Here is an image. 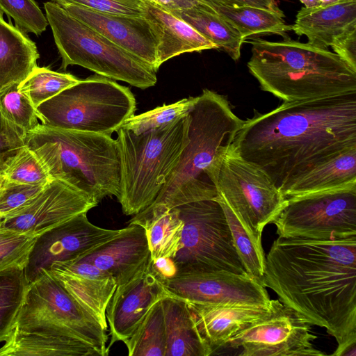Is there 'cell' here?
I'll return each instance as SVG.
<instances>
[{
    "label": "cell",
    "mask_w": 356,
    "mask_h": 356,
    "mask_svg": "<svg viewBox=\"0 0 356 356\" xmlns=\"http://www.w3.org/2000/svg\"><path fill=\"white\" fill-rule=\"evenodd\" d=\"M356 147V92L284 102L244 120L229 149L284 195L318 166Z\"/></svg>",
    "instance_id": "obj_1"
},
{
    "label": "cell",
    "mask_w": 356,
    "mask_h": 356,
    "mask_svg": "<svg viewBox=\"0 0 356 356\" xmlns=\"http://www.w3.org/2000/svg\"><path fill=\"white\" fill-rule=\"evenodd\" d=\"M261 283L312 325L324 327L340 356L356 343V236L328 241L277 238Z\"/></svg>",
    "instance_id": "obj_2"
},
{
    "label": "cell",
    "mask_w": 356,
    "mask_h": 356,
    "mask_svg": "<svg viewBox=\"0 0 356 356\" xmlns=\"http://www.w3.org/2000/svg\"><path fill=\"white\" fill-rule=\"evenodd\" d=\"M188 142L151 205L173 209L216 200L218 175L232 141L244 123L224 95L204 89L188 113Z\"/></svg>",
    "instance_id": "obj_3"
},
{
    "label": "cell",
    "mask_w": 356,
    "mask_h": 356,
    "mask_svg": "<svg viewBox=\"0 0 356 356\" xmlns=\"http://www.w3.org/2000/svg\"><path fill=\"white\" fill-rule=\"evenodd\" d=\"M250 73L284 102L356 92V72L327 48L291 40L252 38Z\"/></svg>",
    "instance_id": "obj_4"
},
{
    "label": "cell",
    "mask_w": 356,
    "mask_h": 356,
    "mask_svg": "<svg viewBox=\"0 0 356 356\" xmlns=\"http://www.w3.org/2000/svg\"><path fill=\"white\" fill-rule=\"evenodd\" d=\"M24 143L51 179L68 184L97 203L106 196H119L120 156L111 136L40 124L24 135Z\"/></svg>",
    "instance_id": "obj_5"
},
{
    "label": "cell",
    "mask_w": 356,
    "mask_h": 356,
    "mask_svg": "<svg viewBox=\"0 0 356 356\" xmlns=\"http://www.w3.org/2000/svg\"><path fill=\"white\" fill-rule=\"evenodd\" d=\"M188 126L187 115L138 135L122 127L116 131L120 162L117 198L125 215H136L155 200L188 142Z\"/></svg>",
    "instance_id": "obj_6"
},
{
    "label": "cell",
    "mask_w": 356,
    "mask_h": 356,
    "mask_svg": "<svg viewBox=\"0 0 356 356\" xmlns=\"http://www.w3.org/2000/svg\"><path fill=\"white\" fill-rule=\"evenodd\" d=\"M136 109L135 97L128 87L97 74L35 108L44 126L110 136L134 115Z\"/></svg>",
    "instance_id": "obj_7"
},
{
    "label": "cell",
    "mask_w": 356,
    "mask_h": 356,
    "mask_svg": "<svg viewBox=\"0 0 356 356\" xmlns=\"http://www.w3.org/2000/svg\"><path fill=\"white\" fill-rule=\"evenodd\" d=\"M46 17L62 58L61 68L79 65L97 74L140 89L154 86L157 78L150 65L120 47L58 4L44 3Z\"/></svg>",
    "instance_id": "obj_8"
},
{
    "label": "cell",
    "mask_w": 356,
    "mask_h": 356,
    "mask_svg": "<svg viewBox=\"0 0 356 356\" xmlns=\"http://www.w3.org/2000/svg\"><path fill=\"white\" fill-rule=\"evenodd\" d=\"M177 208L184 227L179 248L172 258L176 275L220 270L245 273L218 200L196 201Z\"/></svg>",
    "instance_id": "obj_9"
},
{
    "label": "cell",
    "mask_w": 356,
    "mask_h": 356,
    "mask_svg": "<svg viewBox=\"0 0 356 356\" xmlns=\"http://www.w3.org/2000/svg\"><path fill=\"white\" fill-rule=\"evenodd\" d=\"M272 223L283 238L328 241L356 236V186L287 197Z\"/></svg>",
    "instance_id": "obj_10"
},
{
    "label": "cell",
    "mask_w": 356,
    "mask_h": 356,
    "mask_svg": "<svg viewBox=\"0 0 356 356\" xmlns=\"http://www.w3.org/2000/svg\"><path fill=\"white\" fill-rule=\"evenodd\" d=\"M218 197L230 208L244 228L261 239L264 227L275 219L286 198L266 173L229 148L216 182Z\"/></svg>",
    "instance_id": "obj_11"
},
{
    "label": "cell",
    "mask_w": 356,
    "mask_h": 356,
    "mask_svg": "<svg viewBox=\"0 0 356 356\" xmlns=\"http://www.w3.org/2000/svg\"><path fill=\"white\" fill-rule=\"evenodd\" d=\"M50 324L64 327L106 356L108 335L49 270L28 284L15 326Z\"/></svg>",
    "instance_id": "obj_12"
},
{
    "label": "cell",
    "mask_w": 356,
    "mask_h": 356,
    "mask_svg": "<svg viewBox=\"0 0 356 356\" xmlns=\"http://www.w3.org/2000/svg\"><path fill=\"white\" fill-rule=\"evenodd\" d=\"M312 325L277 300L267 316L235 334L226 347L241 348V356H323L312 343Z\"/></svg>",
    "instance_id": "obj_13"
},
{
    "label": "cell",
    "mask_w": 356,
    "mask_h": 356,
    "mask_svg": "<svg viewBox=\"0 0 356 356\" xmlns=\"http://www.w3.org/2000/svg\"><path fill=\"white\" fill-rule=\"evenodd\" d=\"M121 230L97 227L84 212L36 236L24 267L28 284L54 263L76 259L113 238Z\"/></svg>",
    "instance_id": "obj_14"
},
{
    "label": "cell",
    "mask_w": 356,
    "mask_h": 356,
    "mask_svg": "<svg viewBox=\"0 0 356 356\" xmlns=\"http://www.w3.org/2000/svg\"><path fill=\"white\" fill-rule=\"evenodd\" d=\"M168 296L195 303H232L269 305L262 283L248 273L225 270L162 278Z\"/></svg>",
    "instance_id": "obj_15"
},
{
    "label": "cell",
    "mask_w": 356,
    "mask_h": 356,
    "mask_svg": "<svg viewBox=\"0 0 356 356\" xmlns=\"http://www.w3.org/2000/svg\"><path fill=\"white\" fill-rule=\"evenodd\" d=\"M97 204L68 184L51 179L28 204L3 217L0 227L38 236Z\"/></svg>",
    "instance_id": "obj_16"
},
{
    "label": "cell",
    "mask_w": 356,
    "mask_h": 356,
    "mask_svg": "<svg viewBox=\"0 0 356 356\" xmlns=\"http://www.w3.org/2000/svg\"><path fill=\"white\" fill-rule=\"evenodd\" d=\"M168 296L162 277L150 258L143 270L117 286L108 304L106 317L111 336L108 348L129 339L152 306Z\"/></svg>",
    "instance_id": "obj_17"
},
{
    "label": "cell",
    "mask_w": 356,
    "mask_h": 356,
    "mask_svg": "<svg viewBox=\"0 0 356 356\" xmlns=\"http://www.w3.org/2000/svg\"><path fill=\"white\" fill-rule=\"evenodd\" d=\"M70 15L90 26L109 40L132 54L157 72L155 32L145 17L99 13L69 3H58Z\"/></svg>",
    "instance_id": "obj_18"
},
{
    "label": "cell",
    "mask_w": 356,
    "mask_h": 356,
    "mask_svg": "<svg viewBox=\"0 0 356 356\" xmlns=\"http://www.w3.org/2000/svg\"><path fill=\"white\" fill-rule=\"evenodd\" d=\"M47 270L106 331V311L117 287L115 278L92 263L79 259L55 262Z\"/></svg>",
    "instance_id": "obj_19"
},
{
    "label": "cell",
    "mask_w": 356,
    "mask_h": 356,
    "mask_svg": "<svg viewBox=\"0 0 356 356\" xmlns=\"http://www.w3.org/2000/svg\"><path fill=\"white\" fill-rule=\"evenodd\" d=\"M0 356H100L68 329L56 325L15 326L0 348Z\"/></svg>",
    "instance_id": "obj_20"
},
{
    "label": "cell",
    "mask_w": 356,
    "mask_h": 356,
    "mask_svg": "<svg viewBox=\"0 0 356 356\" xmlns=\"http://www.w3.org/2000/svg\"><path fill=\"white\" fill-rule=\"evenodd\" d=\"M277 300L269 305L187 302L197 330L214 352L225 348L238 332L269 315ZM186 302V301H185Z\"/></svg>",
    "instance_id": "obj_21"
},
{
    "label": "cell",
    "mask_w": 356,
    "mask_h": 356,
    "mask_svg": "<svg viewBox=\"0 0 356 356\" xmlns=\"http://www.w3.org/2000/svg\"><path fill=\"white\" fill-rule=\"evenodd\" d=\"M150 258L144 229L138 225H129L113 238L76 259L110 273L118 286L143 270Z\"/></svg>",
    "instance_id": "obj_22"
},
{
    "label": "cell",
    "mask_w": 356,
    "mask_h": 356,
    "mask_svg": "<svg viewBox=\"0 0 356 356\" xmlns=\"http://www.w3.org/2000/svg\"><path fill=\"white\" fill-rule=\"evenodd\" d=\"M356 29V0H340L337 3L313 8L302 7L297 13L292 31L307 38L315 46L331 47L342 35Z\"/></svg>",
    "instance_id": "obj_23"
},
{
    "label": "cell",
    "mask_w": 356,
    "mask_h": 356,
    "mask_svg": "<svg viewBox=\"0 0 356 356\" xmlns=\"http://www.w3.org/2000/svg\"><path fill=\"white\" fill-rule=\"evenodd\" d=\"M145 17L149 21L157 38L159 67L168 60L184 53L218 49L177 15L144 2Z\"/></svg>",
    "instance_id": "obj_24"
},
{
    "label": "cell",
    "mask_w": 356,
    "mask_h": 356,
    "mask_svg": "<svg viewBox=\"0 0 356 356\" xmlns=\"http://www.w3.org/2000/svg\"><path fill=\"white\" fill-rule=\"evenodd\" d=\"M163 312L165 356H209L213 351L196 326L186 302L168 296L161 300Z\"/></svg>",
    "instance_id": "obj_25"
},
{
    "label": "cell",
    "mask_w": 356,
    "mask_h": 356,
    "mask_svg": "<svg viewBox=\"0 0 356 356\" xmlns=\"http://www.w3.org/2000/svg\"><path fill=\"white\" fill-rule=\"evenodd\" d=\"M35 43L0 10V92L20 83L36 67L39 58Z\"/></svg>",
    "instance_id": "obj_26"
},
{
    "label": "cell",
    "mask_w": 356,
    "mask_h": 356,
    "mask_svg": "<svg viewBox=\"0 0 356 356\" xmlns=\"http://www.w3.org/2000/svg\"><path fill=\"white\" fill-rule=\"evenodd\" d=\"M129 225H138L145 232L151 258H173L181 243L184 221L177 207L169 209L149 205L136 214Z\"/></svg>",
    "instance_id": "obj_27"
},
{
    "label": "cell",
    "mask_w": 356,
    "mask_h": 356,
    "mask_svg": "<svg viewBox=\"0 0 356 356\" xmlns=\"http://www.w3.org/2000/svg\"><path fill=\"white\" fill-rule=\"evenodd\" d=\"M356 186V147L318 166L298 181L285 197Z\"/></svg>",
    "instance_id": "obj_28"
},
{
    "label": "cell",
    "mask_w": 356,
    "mask_h": 356,
    "mask_svg": "<svg viewBox=\"0 0 356 356\" xmlns=\"http://www.w3.org/2000/svg\"><path fill=\"white\" fill-rule=\"evenodd\" d=\"M216 13L232 24L245 39L252 35L275 34L286 39L292 25L286 24L282 11H275L250 6L213 5Z\"/></svg>",
    "instance_id": "obj_29"
},
{
    "label": "cell",
    "mask_w": 356,
    "mask_h": 356,
    "mask_svg": "<svg viewBox=\"0 0 356 356\" xmlns=\"http://www.w3.org/2000/svg\"><path fill=\"white\" fill-rule=\"evenodd\" d=\"M200 34L212 42L218 49L234 60L241 56L245 39L239 32L209 6L200 3L177 14Z\"/></svg>",
    "instance_id": "obj_30"
},
{
    "label": "cell",
    "mask_w": 356,
    "mask_h": 356,
    "mask_svg": "<svg viewBox=\"0 0 356 356\" xmlns=\"http://www.w3.org/2000/svg\"><path fill=\"white\" fill-rule=\"evenodd\" d=\"M123 343L129 356H165L166 337L161 300L152 306L131 336Z\"/></svg>",
    "instance_id": "obj_31"
},
{
    "label": "cell",
    "mask_w": 356,
    "mask_h": 356,
    "mask_svg": "<svg viewBox=\"0 0 356 356\" xmlns=\"http://www.w3.org/2000/svg\"><path fill=\"white\" fill-rule=\"evenodd\" d=\"M27 286L24 267L15 266L0 271V343L15 325Z\"/></svg>",
    "instance_id": "obj_32"
},
{
    "label": "cell",
    "mask_w": 356,
    "mask_h": 356,
    "mask_svg": "<svg viewBox=\"0 0 356 356\" xmlns=\"http://www.w3.org/2000/svg\"><path fill=\"white\" fill-rule=\"evenodd\" d=\"M216 200L220 202L224 210L234 245L245 272L261 282L266 264L261 239L255 238L244 228L225 202L220 199Z\"/></svg>",
    "instance_id": "obj_33"
},
{
    "label": "cell",
    "mask_w": 356,
    "mask_h": 356,
    "mask_svg": "<svg viewBox=\"0 0 356 356\" xmlns=\"http://www.w3.org/2000/svg\"><path fill=\"white\" fill-rule=\"evenodd\" d=\"M80 79L70 73L53 71L37 66L18 86L36 108Z\"/></svg>",
    "instance_id": "obj_34"
},
{
    "label": "cell",
    "mask_w": 356,
    "mask_h": 356,
    "mask_svg": "<svg viewBox=\"0 0 356 356\" xmlns=\"http://www.w3.org/2000/svg\"><path fill=\"white\" fill-rule=\"evenodd\" d=\"M197 97L184 98L171 104H163L128 119L122 128L140 134L147 131L167 126L185 117L191 110Z\"/></svg>",
    "instance_id": "obj_35"
},
{
    "label": "cell",
    "mask_w": 356,
    "mask_h": 356,
    "mask_svg": "<svg viewBox=\"0 0 356 356\" xmlns=\"http://www.w3.org/2000/svg\"><path fill=\"white\" fill-rule=\"evenodd\" d=\"M15 83L0 92V109L3 115L24 135L40 124L35 106Z\"/></svg>",
    "instance_id": "obj_36"
},
{
    "label": "cell",
    "mask_w": 356,
    "mask_h": 356,
    "mask_svg": "<svg viewBox=\"0 0 356 356\" xmlns=\"http://www.w3.org/2000/svg\"><path fill=\"white\" fill-rule=\"evenodd\" d=\"M0 10L13 18L16 26L26 33L40 35L49 24L35 0H0Z\"/></svg>",
    "instance_id": "obj_37"
},
{
    "label": "cell",
    "mask_w": 356,
    "mask_h": 356,
    "mask_svg": "<svg viewBox=\"0 0 356 356\" xmlns=\"http://www.w3.org/2000/svg\"><path fill=\"white\" fill-rule=\"evenodd\" d=\"M9 181L30 184L46 185L51 178L36 154L26 145L3 173Z\"/></svg>",
    "instance_id": "obj_38"
},
{
    "label": "cell",
    "mask_w": 356,
    "mask_h": 356,
    "mask_svg": "<svg viewBox=\"0 0 356 356\" xmlns=\"http://www.w3.org/2000/svg\"><path fill=\"white\" fill-rule=\"evenodd\" d=\"M36 236L0 227V271L25 267Z\"/></svg>",
    "instance_id": "obj_39"
},
{
    "label": "cell",
    "mask_w": 356,
    "mask_h": 356,
    "mask_svg": "<svg viewBox=\"0 0 356 356\" xmlns=\"http://www.w3.org/2000/svg\"><path fill=\"white\" fill-rule=\"evenodd\" d=\"M45 185H30L4 178L0 188V216L3 218L28 204Z\"/></svg>",
    "instance_id": "obj_40"
},
{
    "label": "cell",
    "mask_w": 356,
    "mask_h": 356,
    "mask_svg": "<svg viewBox=\"0 0 356 356\" xmlns=\"http://www.w3.org/2000/svg\"><path fill=\"white\" fill-rule=\"evenodd\" d=\"M81 6L99 13L132 17H145L146 7L142 0H51Z\"/></svg>",
    "instance_id": "obj_41"
},
{
    "label": "cell",
    "mask_w": 356,
    "mask_h": 356,
    "mask_svg": "<svg viewBox=\"0 0 356 356\" xmlns=\"http://www.w3.org/2000/svg\"><path fill=\"white\" fill-rule=\"evenodd\" d=\"M24 147V134L13 124L0 109V175H3Z\"/></svg>",
    "instance_id": "obj_42"
},
{
    "label": "cell",
    "mask_w": 356,
    "mask_h": 356,
    "mask_svg": "<svg viewBox=\"0 0 356 356\" xmlns=\"http://www.w3.org/2000/svg\"><path fill=\"white\" fill-rule=\"evenodd\" d=\"M331 47L334 53L356 72V29L337 38Z\"/></svg>",
    "instance_id": "obj_43"
},
{
    "label": "cell",
    "mask_w": 356,
    "mask_h": 356,
    "mask_svg": "<svg viewBox=\"0 0 356 356\" xmlns=\"http://www.w3.org/2000/svg\"><path fill=\"white\" fill-rule=\"evenodd\" d=\"M198 1L208 6L213 5L241 6H250L272 10L275 11H282L277 6L275 0H197Z\"/></svg>",
    "instance_id": "obj_44"
},
{
    "label": "cell",
    "mask_w": 356,
    "mask_h": 356,
    "mask_svg": "<svg viewBox=\"0 0 356 356\" xmlns=\"http://www.w3.org/2000/svg\"><path fill=\"white\" fill-rule=\"evenodd\" d=\"M154 6L164 9L172 14L189 9L201 2L197 0H142Z\"/></svg>",
    "instance_id": "obj_45"
},
{
    "label": "cell",
    "mask_w": 356,
    "mask_h": 356,
    "mask_svg": "<svg viewBox=\"0 0 356 356\" xmlns=\"http://www.w3.org/2000/svg\"><path fill=\"white\" fill-rule=\"evenodd\" d=\"M153 263L156 270L162 278L169 279L176 275L177 268L172 258H159Z\"/></svg>",
    "instance_id": "obj_46"
},
{
    "label": "cell",
    "mask_w": 356,
    "mask_h": 356,
    "mask_svg": "<svg viewBox=\"0 0 356 356\" xmlns=\"http://www.w3.org/2000/svg\"><path fill=\"white\" fill-rule=\"evenodd\" d=\"M300 1L303 3L306 8H313L321 5L319 0H300Z\"/></svg>",
    "instance_id": "obj_47"
},
{
    "label": "cell",
    "mask_w": 356,
    "mask_h": 356,
    "mask_svg": "<svg viewBox=\"0 0 356 356\" xmlns=\"http://www.w3.org/2000/svg\"><path fill=\"white\" fill-rule=\"evenodd\" d=\"M321 2V4L323 5H327V4H332L338 2L340 0H319Z\"/></svg>",
    "instance_id": "obj_48"
},
{
    "label": "cell",
    "mask_w": 356,
    "mask_h": 356,
    "mask_svg": "<svg viewBox=\"0 0 356 356\" xmlns=\"http://www.w3.org/2000/svg\"><path fill=\"white\" fill-rule=\"evenodd\" d=\"M3 179H4L3 176V175H0V188L1 186V184H2L3 181Z\"/></svg>",
    "instance_id": "obj_49"
},
{
    "label": "cell",
    "mask_w": 356,
    "mask_h": 356,
    "mask_svg": "<svg viewBox=\"0 0 356 356\" xmlns=\"http://www.w3.org/2000/svg\"><path fill=\"white\" fill-rule=\"evenodd\" d=\"M1 218H2V217L0 216V222H1Z\"/></svg>",
    "instance_id": "obj_50"
}]
</instances>
